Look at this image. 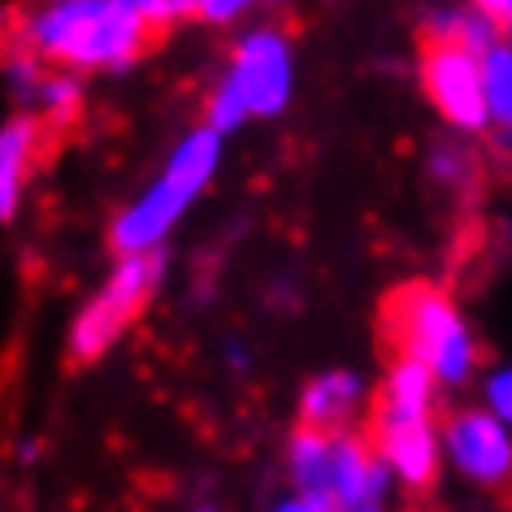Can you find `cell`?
<instances>
[{"mask_svg": "<svg viewBox=\"0 0 512 512\" xmlns=\"http://www.w3.org/2000/svg\"><path fill=\"white\" fill-rule=\"evenodd\" d=\"M0 40L27 48L44 66L87 79L139 66L161 31L135 0H35L14 14Z\"/></svg>", "mask_w": 512, "mask_h": 512, "instance_id": "cell-1", "label": "cell"}, {"mask_svg": "<svg viewBox=\"0 0 512 512\" xmlns=\"http://www.w3.org/2000/svg\"><path fill=\"white\" fill-rule=\"evenodd\" d=\"M226 139L213 126H191L178 144L165 152L157 178L122 204L109 217V248L113 256H144V252H165V239L174 226L191 213V204L204 196V187L217 178Z\"/></svg>", "mask_w": 512, "mask_h": 512, "instance_id": "cell-2", "label": "cell"}, {"mask_svg": "<svg viewBox=\"0 0 512 512\" xmlns=\"http://www.w3.org/2000/svg\"><path fill=\"white\" fill-rule=\"evenodd\" d=\"M296 96V53L283 27H248L235 35L217 83L204 96V126L235 135L239 126L278 118Z\"/></svg>", "mask_w": 512, "mask_h": 512, "instance_id": "cell-3", "label": "cell"}, {"mask_svg": "<svg viewBox=\"0 0 512 512\" xmlns=\"http://www.w3.org/2000/svg\"><path fill=\"white\" fill-rule=\"evenodd\" d=\"M387 335L404 361L426 365L434 382L460 387L478 369V339L465 326V317L452 304V296L430 283H408L391 291L387 309H382Z\"/></svg>", "mask_w": 512, "mask_h": 512, "instance_id": "cell-4", "label": "cell"}, {"mask_svg": "<svg viewBox=\"0 0 512 512\" xmlns=\"http://www.w3.org/2000/svg\"><path fill=\"white\" fill-rule=\"evenodd\" d=\"M165 270L170 256L165 252H144V256H113V270L105 274L92 296L74 309L66 326V356L74 365H96L126 339L144 309L157 300L165 287Z\"/></svg>", "mask_w": 512, "mask_h": 512, "instance_id": "cell-5", "label": "cell"}, {"mask_svg": "<svg viewBox=\"0 0 512 512\" xmlns=\"http://www.w3.org/2000/svg\"><path fill=\"white\" fill-rule=\"evenodd\" d=\"M0 79H5V92L14 96L18 113L40 118L48 131H61V126L79 122V113L87 105V83L79 74L44 66L27 48L5 44V40H0Z\"/></svg>", "mask_w": 512, "mask_h": 512, "instance_id": "cell-6", "label": "cell"}, {"mask_svg": "<svg viewBox=\"0 0 512 512\" xmlns=\"http://www.w3.org/2000/svg\"><path fill=\"white\" fill-rule=\"evenodd\" d=\"M439 443L460 478L482 491H508L512 486V434L486 408H456L443 417Z\"/></svg>", "mask_w": 512, "mask_h": 512, "instance_id": "cell-7", "label": "cell"}, {"mask_svg": "<svg viewBox=\"0 0 512 512\" xmlns=\"http://www.w3.org/2000/svg\"><path fill=\"white\" fill-rule=\"evenodd\" d=\"M421 87H426L430 105L439 109L447 126L465 135H482L491 126L482 92V61L452 44H426L421 48Z\"/></svg>", "mask_w": 512, "mask_h": 512, "instance_id": "cell-8", "label": "cell"}, {"mask_svg": "<svg viewBox=\"0 0 512 512\" xmlns=\"http://www.w3.org/2000/svg\"><path fill=\"white\" fill-rule=\"evenodd\" d=\"M369 447L408 491H430L439 478V430L434 421H369Z\"/></svg>", "mask_w": 512, "mask_h": 512, "instance_id": "cell-9", "label": "cell"}, {"mask_svg": "<svg viewBox=\"0 0 512 512\" xmlns=\"http://www.w3.org/2000/svg\"><path fill=\"white\" fill-rule=\"evenodd\" d=\"M48 144V126L31 113H9L0 118V222H14L31 196L35 170H40Z\"/></svg>", "mask_w": 512, "mask_h": 512, "instance_id": "cell-10", "label": "cell"}, {"mask_svg": "<svg viewBox=\"0 0 512 512\" xmlns=\"http://www.w3.org/2000/svg\"><path fill=\"white\" fill-rule=\"evenodd\" d=\"M361 408H365V378L356 369H326V374L304 382L300 426L322 430V434H343V430H352Z\"/></svg>", "mask_w": 512, "mask_h": 512, "instance_id": "cell-11", "label": "cell"}, {"mask_svg": "<svg viewBox=\"0 0 512 512\" xmlns=\"http://www.w3.org/2000/svg\"><path fill=\"white\" fill-rule=\"evenodd\" d=\"M434 395H439V382L430 369L395 356L369 421H434Z\"/></svg>", "mask_w": 512, "mask_h": 512, "instance_id": "cell-12", "label": "cell"}, {"mask_svg": "<svg viewBox=\"0 0 512 512\" xmlns=\"http://www.w3.org/2000/svg\"><path fill=\"white\" fill-rule=\"evenodd\" d=\"M421 35H426V44L465 48V53H473L478 61L499 44V27L486 14H478L473 5H439V9H430L426 22H421Z\"/></svg>", "mask_w": 512, "mask_h": 512, "instance_id": "cell-13", "label": "cell"}, {"mask_svg": "<svg viewBox=\"0 0 512 512\" xmlns=\"http://www.w3.org/2000/svg\"><path fill=\"white\" fill-rule=\"evenodd\" d=\"M426 170L439 187L456 191V196H469L482 178V161L473 152L469 139H456V135H443L430 144V157H426Z\"/></svg>", "mask_w": 512, "mask_h": 512, "instance_id": "cell-14", "label": "cell"}, {"mask_svg": "<svg viewBox=\"0 0 512 512\" xmlns=\"http://www.w3.org/2000/svg\"><path fill=\"white\" fill-rule=\"evenodd\" d=\"M482 92H486L491 122L499 126L512 113V44L508 40H499L491 53L482 57Z\"/></svg>", "mask_w": 512, "mask_h": 512, "instance_id": "cell-15", "label": "cell"}, {"mask_svg": "<svg viewBox=\"0 0 512 512\" xmlns=\"http://www.w3.org/2000/svg\"><path fill=\"white\" fill-rule=\"evenodd\" d=\"M256 5H278V0H200V5H196V22H209V27H230V22H239Z\"/></svg>", "mask_w": 512, "mask_h": 512, "instance_id": "cell-16", "label": "cell"}, {"mask_svg": "<svg viewBox=\"0 0 512 512\" xmlns=\"http://www.w3.org/2000/svg\"><path fill=\"white\" fill-rule=\"evenodd\" d=\"M486 413L499 417L504 426H512V365L495 369V374L486 378Z\"/></svg>", "mask_w": 512, "mask_h": 512, "instance_id": "cell-17", "label": "cell"}, {"mask_svg": "<svg viewBox=\"0 0 512 512\" xmlns=\"http://www.w3.org/2000/svg\"><path fill=\"white\" fill-rule=\"evenodd\" d=\"M222 356H226V365H230V369H248V365H252V352L243 348L239 339H226V352H222Z\"/></svg>", "mask_w": 512, "mask_h": 512, "instance_id": "cell-18", "label": "cell"}, {"mask_svg": "<svg viewBox=\"0 0 512 512\" xmlns=\"http://www.w3.org/2000/svg\"><path fill=\"white\" fill-rule=\"evenodd\" d=\"M196 5H200V0H165L174 27H178V22H187V18H196Z\"/></svg>", "mask_w": 512, "mask_h": 512, "instance_id": "cell-19", "label": "cell"}, {"mask_svg": "<svg viewBox=\"0 0 512 512\" xmlns=\"http://www.w3.org/2000/svg\"><path fill=\"white\" fill-rule=\"evenodd\" d=\"M270 512H322V508L309 504V499H304V495H283V499H278V504H274Z\"/></svg>", "mask_w": 512, "mask_h": 512, "instance_id": "cell-20", "label": "cell"}, {"mask_svg": "<svg viewBox=\"0 0 512 512\" xmlns=\"http://www.w3.org/2000/svg\"><path fill=\"white\" fill-rule=\"evenodd\" d=\"M499 31H512V0H504V14H499Z\"/></svg>", "mask_w": 512, "mask_h": 512, "instance_id": "cell-21", "label": "cell"}, {"mask_svg": "<svg viewBox=\"0 0 512 512\" xmlns=\"http://www.w3.org/2000/svg\"><path fill=\"white\" fill-rule=\"evenodd\" d=\"M499 131H504V148L512 152V113H508V118H504V122H499Z\"/></svg>", "mask_w": 512, "mask_h": 512, "instance_id": "cell-22", "label": "cell"}, {"mask_svg": "<svg viewBox=\"0 0 512 512\" xmlns=\"http://www.w3.org/2000/svg\"><path fill=\"white\" fill-rule=\"evenodd\" d=\"M191 512H226V508H222V504H213V499H200V504L191 508Z\"/></svg>", "mask_w": 512, "mask_h": 512, "instance_id": "cell-23", "label": "cell"}]
</instances>
